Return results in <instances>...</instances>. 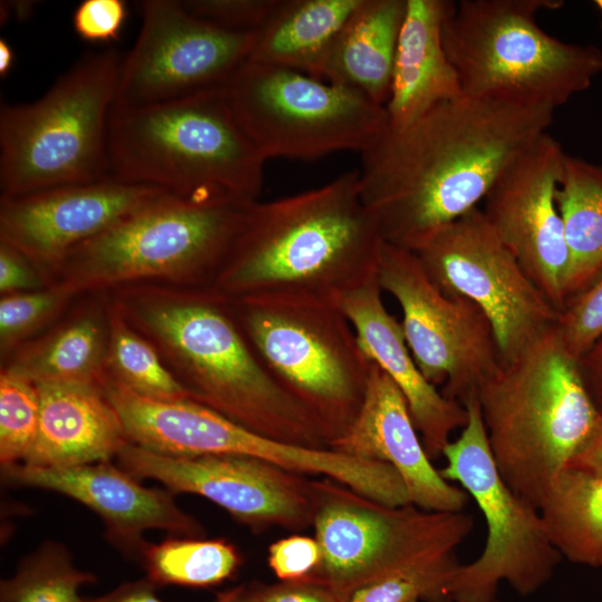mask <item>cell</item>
<instances>
[{
	"label": "cell",
	"mask_w": 602,
	"mask_h": 602,
	"mask_svg": "<svg viewBox=\"0 0 602 602\" xmlns=\"http://www.w3.org/2000/svg\"><path fill=\"white\" fill-rule=\"evenodd\" d=\"M554 110L463 95L361 154V201L383 242L417 252L484 201L506 166L553 123Z\"/></svg>",
	"instance_id": "obj_1"
},
{
	"label": "cell",
	"mask_w": 602,
	"mask_h": 602,
	"mask_svg": "<svg viewBox=\"0 0 602 602\" xmlns=\"http://www.w3.org/2000/svg\"><path fill=\"white\" fill-rule=\"evenodd\" d=\"M192 400L263 436L329 448L308 409L265 368L230 299L213 288L135 284L108 293Z\"/></svg>",
	"instance_id": "obj_2"
},
{
	"label": "cell",
	"mask_w": 602,
	"mask_h": 602,
	"mask_svg": "<svg viewBox=\"0 0 602 602\" xmlns=\"http://www.w3.org/2000/svg\"><path fill=\"white\" fill-rule=\"evenodd\" d=\"M382 242L355 169L313 190L251 203L212 288L229 298L340 307L377 278Z\"/></svg>",
	"instance_id": "obj_3"
},
{
	"label": "cell",
	"mask_w": 602,
	"mask_h": 602,
	"mask_svg": "<svg viewBox=\"0 0 602 602\" xmlns=\"http://www.w3.org/2000/svg\"><path fill=\"white\" fill-rule=\"evenodd\" d=\"M476 395L501 476L540 509L554 479L602 417L579 360L564 348L553 326L516 358L502 363Z\"/></svg>",
	"instance_id": "obj_4"
},
{
	"label": "cell",
	"mask_w": 602,
	"mask_h": 602,
	"mask_svg": "<svg viewBox=\"0 0 602 602\" xmlns=\"http://www.w3.org/2000/svg\"><path fill=\"white\" fill-rule=\"evenodd\" d=\"M110 175L182 198L258 201L266 159L236 122L224 87L163 104L113 109Z\"/></svg>",
	"instance_id": "obj_5"
},
{
	"label": "cell",
	"mask_w": 602,
	"mask_h": 602,
	"mask_svg": "<svg viewBox=\"0 0 602 602\" xmlns=\"http://www.w3.org/2000/svg\"><path fill=\"white\" fill-rule=\"evenodd\" d=\"M250 204L164 193L70 251L51 285L77 297L135 284L212 288Z\"/></svg>",
	"instance_id": "obj_6"
},
{
	"label": "cell",
	"mask_w": 602,
	"mask_h": 602,
	"mask_svg": "<svg viewBox=\"0 0 602 602\" xmlns=\"http://www.w3.org/2000/svg\"><path fill=\"white\" fill-rule=\"evenodd\" d=\"M561 0H462L443 25V45L463 94L555 110L602 72V51L545 32L537 14Z\"/></svg>",
	"instance_id": "obj_7"
},
{
	"label": "cell",
	"mask_w": 602,
	"mask_h": 602,
	"mask_svg": "<svg viewBox=\"0 0 602 602\" xmlns=\"http://www.w3.org/2000/svg\"><path fill=\"white\" fill-rule=\"evenodd\" d=\"M123 58L86 56L38 100L0 110L2 198L110 175L108 125Z\"/></svg>",
	"instance_id": "obj_8"
},
{
	"label": "cell",
	"mask_w": 602,
	"mask_h": 602,
	"mask_svg": "<svg viewBox=\"0 0 602 602\" xmlns=\"http://www.w3.org/2000/svg\"><path fill=\"white\" fill-rule=\"evenodd\" d=\"M312 492L321 561L304 580L327 586L340 602L376 581L457 563L455 552L474 527L463 511L390 506L330 478L312 479Z\"/></svg>",
	"instance_id": "obj_9"
},
{
	"label": "cell",
	"mask_w": 602,
	"mask_h": 602,
	"mask_svg": "<svg viewBox=\"0 0 602 602\" xmlns=\"http://www.w3.org/2000/svg\"><path fill=\"white\" fill-rule=\"evenodd\" d=\"M229 299L258 357L308 409L330 447L356 419L372 366L347 315L327 303Z\"/></svg>",
	"instance_id": "obj_10"
},
{
	"label": "cell",
	"mask_w": 602,
	"mask_h": 602,
	"mask_svg": "<svg viewBox=\"0 0 602 602\" xmlns=\"http://www.w3.org/2000/svg\"><path fill=\"white\" fill-rule=\"evenodd\" d=\"M224 91L236 122L266 161L361 153L389 126L383 106L288 68L245 61Z\"/></svg>",
	"instance_id": "obj_11"
},
{
	"label": "cell",
	"mask_w": 602,
	"mask_h": 602,
	"mask_svg": "<svg viewBox=\"0 0 602 602\" xmlns=\"http://www.w3.org/2000/svg\"><path fill=\"white\" fill-rule=\"evenodd\" d=\"M468 414L460 435L443 450L440 475L476 502L487 528L480 555L459 564L450 583L453 602H492L502 582L526 596L553 576L562 555L554 547L537 508L501 476L492 456L476 392L463 404Z\"/></svg>",
	"instance_id": "obj_12"
},
{
	"label": "cell",
	"mask_w": 602,
	"mask_h": 602,
	"mask_svg": "<svg viewBox=\"0 0 602 602\" xmlns=\"http://www.w3.org/2000/svg\"><path fill=\"white\" fill-rule=\"evenodd\" d=\"M377 281L402 311L401 328L418 368L448 399L464 404L502 366L491 322L463 297H448L415 252L382 242Z\"/></svg>",
	"instance_id": "obj_13"
},
{
	"label": "cell",
	"mask_w": 602,
	"mask_h": 602,
	"mask_svg": "<svg viewBox=\"0 0 602 602\" xmlns=\"http://www.w3.org/2000/svg\"><path fill=\"white\" fill-rule=\"evenodd\" d=\"M415 253L441 292L466 298L486 314L503 363L516 358L556 322L559 311L479 207L440 229Z\"/></svg>",
	"instance_id": "obj_14"
},
{
	"label": "cell",
	"mask_w": 602,
	"mask_h": 602,
	"mask_svg": "<svg viewBox=\"0 0 602 602\" xmlns=\"http://www.w3.org/2000/svg\"><path fill=\"white\" fill-rule=\"evenodd\" d=\"M129 55L123 59L113 109L173 101L224 87L247 61L255 32L222 29L181 1L148 0Z\"/></svg>",
	"instance_id": "obj_15"
},
{
	"label": "cell",
	"mask_w": 602,
	"mask_h": 602,
	"mask_svg": "<svg viewBox=\"0 0 602 602\" xmlns=\"http://www.w3.org/2000/svg\"><path fill=\"white\" fill-rule=\"evenodd\" d=\"M116 459L137 479L207 498L255 533L271 527L300 532L313 523L312 479L258 458L166 456L128 441Z\"/></svg>",
	"instance_id": "obj_16"
},
{
	"label": "cell",
	"mask_w": 602,
	"mask_h": 602,
	"mask_svg": "<svg viewBox=\"0 0 602 602\" xmlns=\"http://www.w3.org/2000/svg\"><path fill=\"white\" fill-rule=\"evenodd\" d=\"M566 153L541 135L496 178L484 198L487 222L546 300L560 311L570 255L555 194Z\"/></svg>",
	"instance_id": "obj_17"
},
{
	"label": "cell",
	"mask_w": 602,
	"mask_h": 602,
	"mask_svg": "<svg viewBox=\"0 0 602 602\" xmlns=\"http://www.w3.org/2000/svg\"><path fill=\"white\" fill-rule=\"evenodd\" d=\"M99 386L116 409L128 441L147 450L177 457L249 456L308 477H330L337 470L338 458L329 449L263 436L194 400H152L106 375Z\"/></svg>",
	"instance_id": "obj_18"
},
{
	"label": "cell",
	"mask_w": 602,
	"mask_h": 602,
	"mask_svg": "<svg viewBox=\"0 0 602 602\" xmlns=\"http://www.w3.org/2000/svg\"><path fill=\"white\" fill-rule=\"evenodd\" d=\"M166 191L113 175L0 197V242L28 256L50 287L70 251Z\"/></svg>",
	"instance_id": "obj_19"
},
{
	"label": "cell",
	"mask_w": 602,
	"mask_h": 602,
	"mask_svg": "<svg viewBox=\"0 0 602 602\" xmlns=\"http://www.w3.org/2000/svg\"><path fill=\"white\" fill-rule=\"evenodd\" d=\"M1 469L8 483L52 491L84 504L101 518L110 543L138 556L147 530L204 536L201 523L176 504L174 493L143 486L110 460L60 468L14 464Z\"/></svg>",
	"instance_id": "obj_20"
},
{
	"label": "cell",
	"mask_w": 602,
	"mask_h": 602,
	"mask_svg": "<svg viewBox=\"0 0 602 602\" xmlns=\"http://www.w3.org/2000/svg\"><path fill=\"white\" fill-rule=\"evenodd\" d=\"M329 448L389 464L401 477L410 504L419 508L462 512L467 504L468 494L431 464L402 394L375 362L356 419Z\"/></svg>",
	"instance_id": "obj_21"
},
{
	"label": "cell",
	"mask_w": 602,
	"mask_h": 602,
	"mask_svg": "<svg viewBox=\"0 0 602 602\" xmlns=\"http://www.w3.org/2000/svg\"><path fill=\"white\" fill-rule=\"evenodd\" d=\"M381 293L376 278L344 297L340 308L369 359L402 394L433 460L443 455L453 431L466 425L467 409L446 398L423 375L407 346L401 323L388 312Z\"/></svg>",
	"instance_id": "obj_22"
},
{
	"label": "cell",
	"mask_w": 602,
	"mask_h": 602,
	"mask_svg": "<svg viewBox=\"0 0 602 602\" xmlns=\"http://www.w3.org/2000/svg\"><path fill=\"white\" fill-rule=\"evenodd\" d=\"M37 386L38 431L20 464L60 468L111 460L128 443L123 423L99 385Z\"/></svg>",
	"instance_id": "obj_23"
},
{
	"label": "cell",
	"mask_w": 602,
	"mask_h": 602,
	"mask_svg": "<svg viewBox=\"0 0 602 602\" xmlns=\"http://www.w3.org/2000/svg\"><path fill=\"white\" fill-rule=\"evenodd\" d=\"M453 4L448 0H407L385 106L389 127H405L464 95L441 37Z\"/></svg>",
	"instance_id": "obj_24"
},
{
	"label": "cell",
	"mask_w": 602,
	"mask_h": 602,
	"mask_svg": "<svg viewBox=\"0 0 602 602\" xmlns=\"http://www.w3.org/2000/svg\"><path fill=\"white\" fill-rule=\"evenodd\" d=\"M108 293L79 295L49 329L1 361L2 370L42 383H95L105 375Z\"/></svg>",
	"instance_id": "obj_25"
},
{
	"label": "cell",
	"mask_w": 602,
	"mask_h": 602,
	"mask_svg": "<svg viewBox=\"0 0 602 602\" xmlns=\"http://www.w3.org/2000/svg\"><path fill=\"white\" fill-rule=\"evenodd\" d=\"M407 0H361L339 32L322 79L386 106Z\"/></svg>",
	"instance_id": "obj_26"
},
{
	"label": "cell",
	"mask_w": 602,
	"mask_h": 602,
	"mask_svg": "<svg viewBox=\"0 0 602 602\" xmlns=\"http://www.w3.org/2000/svg\"><path fill=\"white\" fill-rule=\"evenodd\" d=\"M361 0H279L247 61L322 79L331 48ZM323 80V79H322Z\"/></svg>",
	"instance_id": "obj_27"
},
{
	"label": "cell",
	"mask_w": 602,
	"mask_h": 602,
	"mask_svg": "<svg viewBox=\"0 0 602 602\" xmlns=\"http://www.w3.org/2000/svg\"><path fill=\"white\" fill-rule=\"evenodd\" d=\"M538 511L562 557L576 564L602 566V476L565 467Z\"/></svg>",
	"instance_id": "obj_28"
},
{
	"label": "cell",
	"mask_w": 602,
	"mask_h": 602,
	"mask_svg": "<svg viewBox=\"0 0 602 602\" xmlns=\"http://www.w3.org/2000/svg\"><path fill=\"white\" fill-rule=\"evenodd\" d=\"M555 198L570 255L566 299L602 268V164L566 154Z\"/></svg>",
	"instance_id": "obj_29"
},
{
	"label": "cell",
	"mask_w": 602,
	"mask_h": 602,
	"mask_svg": "<svg viewBox=\"0 0 602 602\" xmlns=\"http://www.w3.org/2000/svg\"><path fill=\"white\" fill-rule=\"evenodd\" d=\"M105 375L152 400H192L153 343L125 319L111 300Z\"/></svg>",
	"instance_id": "obj_30"
},
{
	"label": "cell",
	"mask_w": 602,
	"mask_h": 602,
	"mask_svg": "<svg viewBox=\"0 0 602 602\" xmlns=\"http://www.w3.org/2000/svg\"><path fill=\"white\" fill-rule=\"evenodd\" d=\"M139 559L146 577L156 585L176 584L206 588L231 577L241 564L237 548L225 540L168 537L158 544L148 542Z\"/></svg>",
	"instance_id": "obj_31"
},
{
	"label": "cell",
	"mask_w": 602,
	"mask_h": 602,
	"mask_svg": "<svg viewBox=\"0 0 602 602\" xmlns=\"http://www.w3.org/2000/svg\"><path fill=\"white\" fill-rule=\"evenodd\" d=\"M96 580L78 569L57 542H46L20 563L16 573L0 583V602H96L79 589Z\"/></svg>",
	"instance_id": "obj_32"
},
{
	"label": "cell",
	"mask_w": 602,
	"mask_h": 602,
	"mask_svg": "<svg viewBox=\"0 0 602 602\" xmlns=\"http://www.w3.org/2000/svg\"><path fill=\"white\" fill-rule=\"evenodd\" d=\"M77 298L56 285L0 295V361L49 329Z\"/></svg>",
	"instance_id": "obj_33"
},
{
	"label": "cell",
	"mask_w": 602,
	"mask_h": 602,
	"mask_svg": "<svg viewBox=\"0 0 602 602\" xmlns=\"http://www.w3.org/2000/svg\"><path fill=\"white\" fill-rule=\"evenodd\" d=\"M39 417L38 386L0 369L1 467L25 462L36 439Z\"/></svg>",
	"instance_id": "obj_34"
},
{
	"label": "cell",
	"mask_w": 602,
	"mask_h": 602,
	"mask_svg": "<svg viewBox=\"0 0 602 602\" xmlns=\"http://www.w3.org/2000/svg\"><path fill=\"white\" fill-rule=\"evenodd\" d=\"M459 564L433 565L376 581L348 602H453L450 583Z\"/></svg>",
	"instance_id": "obj_35"
},
{
	"label": "cell",
	"mask_w": 602,
	"mask_h": 602,
	"mask_svg": "<svg viewBox=\"0 0 602 602\" xmlns=\"http://www.w3.org/2000/svg\"><path fill=\"white\" fill-rule=\"evenodd\" d=\"M554 328L564 348L577 360L602 338V268L565 299Z\"/></svg>",
	"instance_id": "obj_36"
},
{
	"label": "cell",
	"mask_w": 602,
	"mask_h": 602,
	"mask_svg": "<svg viewBox=\"0 0 602 602\" xmlns=\"http://www.w3.org/2000/svg\"><path fill=\"white\" fill-rule=\"evenodd\" d=\"M279 0H186L181 1L192 16L236 32H256Z\"/></svg>",
	"instance_id": "obj_37"
},
{
	"label": "cell",
	"mask_w": 602,
	"mask_h": 602,
	"mask_svg": "<svg viewBox=\"0 0 602 602\" xmlns=\"http://www.w3.org/2000/svg\"><path fill=\"white\" fill-rule=\"evenodd\" d=\"M320 561L321 550L315 537L293 534L273 542L269 547V566L281 582L307 579Z\"/></svg>",
	"instance_id": "obj_38"
},
{
	"label": "cell",
	"mask_w": 602,
	"mask_h": 602,
	"mask_svg": "<svg viewBox=\"0 0 602 602\" xmlns=\"http://www.w3.org/2000/svg\"><path fill=\"white\" fill-rule=\"evenodd\" d=\"M127 16L123 0H84L75 10V31L91 42L113 41L119 38Z\"/></svg>",
	"instance_id": "obj_39"
},
{
	"label": "cell",
	"mask_w": 602,
	"mask_h": 602,
	"mask_svg": "<svg viewBox=\"0 0 602 602\" xmlns=\"http://www.w3.org/2000/svg\"><path fill=\"white\" fill-rule=\"evenodd\" d=\"M47 287L42 273L28 256L16 247L0 242V295Z\"/></svg>",
	"instance_id": "obj_40"
},
{
	"label": "cell",
	"mask_w": 602,
	"mask_h": 602,
	"mask_svg": "<svg viewBox=\"0 0 602 602\" xmlns=\"http://www.w3.org/2000/svg\"><path fill=\"white\" fill-rule=\"evenodd\" d=\"M263 602H340L324 585L309 580L255 588Z\"/></svg>",
	"instance_id": "obj_41"
},
{
	"label": "cell",
	"mask_w": 602,
	"mask_h": 602,
	"mask_svg": "<svg viewBox=\"0 0 602 602\" xmlns=\"http://www.w3.org/2000/svg\"><path fill=\"white\" fill-rule=\"evenodd\" d=\"M157 585L147 577L124 582L108 593L96 598V602H163L156 594ZM243 585L222 592L214 602H234Z\"/></svg>",
	"instance_id": "obj_42"
},
{
	"label": "cell",
	"mask_w": 602,
	"mask_h": 602,
	"mask_svg": "<svg viewBox=\"0 0 602 602\" xmlns=\"http://www.w3.org/2000/svg\"><path fill=\"white\" fill-rule=\"evenodd\" d=\"M586 389L602 414V338L579 360Z\"/></svg>",
	"instance_id": "obj_43"
},
{
	"label": "cell",
	"mask_w": 602,
	"mask_h": 602,
	"mask_svg": "<svg viewBox=\"0 0 602 602\" xmlns=\"http://www.w3.org/2000/svg\"><path fill=\"white\" fill-rule=\"evenodd\" d=\"M566 467L602 476V417L593 434Z\"/></svg>",
	"instance_id": "obj_44"
},
{
	"label": "cell",
	"mask_w": 602,
	"mask_h": 602,
	"mask_svg": "<svg viewBox=\"0 0 602 602\" xmlns=\"http://www.w3.org/2000/svg\"><path fill=\"white\" fill-rule=\"evenodd\" d=\"M35 3L32 1H11V2H4V4H1V8H4V10L1 9V20L4 17V20L9 16H13L17 20H26L28 19L31 13L33 12Z\"/></svg>",
	"instance_id": "obj_45"
},
{
	"label": "cell",
	"mask_w": 602,
	"mask_h": 602,
	"mask_svg": "<svg viewBox=\"0 0 602 602\" xmlns=\"http://www.w3.org/2000/svg\"><path fill=\"white\" fill-rule=\"evenodd\" d=\"M14 52L6 39H0V76L4 77L11 70Z\"/></svg>",
	"instance_id": "obj_46"
},
{
	"label": "cell",
	"mask_w": 602,
	"mask_h": 602,
	"mask_svg": "<svg viewBox=\"0 0 602 602\" xmlns=\"http://www.w3.org/2000/svg\"><path fill=\"white\" fill-rule=\"evenodd\" d=\"M234 602H263L258 595L255 588L246 589L243 588L242 592L237 595Z\"/></svg>",
	"instance_id": "obj_47"
},
{
	"label": "cell",
	"mask_w": 602,
	"mask_h": 602,
	"mask_svg": "<svg viewBox=\"0 0 602 602\" xmlns=\"http://www.w3.org/2000/svg\"><path fill=\"white\" fill-rule=\"evenodd\" d=\"M595 7L599 9L602 16V0H595L594 1Z\"/></svg>",
	"instance_id": "obj_48"
},
{
	"label": "cell",
	"mask_w": 602,
	"mask_h": 602,
	"mask_svg": "<svg viewBox=\"0 0 602 602\" xmlns=\"http://www.w3.org/2000/svg\"><path fill=\"white\" fill-rule=\"evenodd\" d=\"M492 602H501V601H499L498 599H495V600H494V601H492Z\"/></svg>",
	"instance_id": "obj_49"
}]
</instances>
